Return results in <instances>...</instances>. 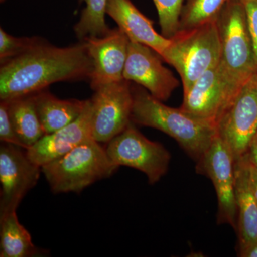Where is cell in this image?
I'll use <instances>...</instances> for the list:
<instances>
[{
	"label": "cell",
	"mask_w": 257,
	"mask_h": 257,
	"mask_svg": "<svg viewBox=\"0 0 257 257\" xmlns=\"http://www.w3.org/2000/svg\"><path fill=\"white\" fill-rule=\"evenodd\" d=\"M92 69L84 40L66 47L42 40L25 53L1 62L0 99L35 94L53 83L89 79Z\"/></svg>",
	"instance_id": "cell-1"
},
{
	"label": "cell",
	"mask_w": 257,
	"mask_h": 257,
	"mask_svg": "<svg viewBox=\"0 0 257 257\" xmlns=\"http://www.w3.org/2000/svg\"><path fill=\"white\" fill-rule=\"evenodd\" d=\"M135 124L160 130L175 139L189 156L198 161L217 136L213 121L194 117L180 107L163 104L143 87H132Z\"/></svg>",
	"instance_id": "cell-2"
},
{
	"label": "cell",
	"mask_w": 257,
	"mask_h": 257,
	"mask_svg": "<svg viewBox=\"0 0 257 257\" xmlns=\"http://www.w3.org/2000/svg\"><path fill=\"white\" fill-rule=\"evenodd\" d=\"M220 60L219 74L229 101L257 72L246 12L240 0H229L216 18Z\"/></svg>",
	"instance_id": "cell-3"
},
{
	"label": "cell",
	"mask_w": 257,
	"mask_h": 257,
	"mask_svg": "<svg viewBox=\"0 0 257 257\" xmlns=\"http://www.w3.org/2000/svg\"><path fill=\"white\" fill-rule=\"evenodd\" d=\"M119 168L93 138L68 153L42 167L51 190L60 193H80L97 181L111 177Z\"/></svg>",
	"instance_id": "cell-4"
},
{
	"label": "cell",
	"mask_w": 257,
	"mask_h": 257,
	"mask_svg": "<svg viewBox=\"0 0 257 257\" xmlns=\"http://www.w3.org/2000/svg\"><path fill=\"white\" fill-rule=\"evenodd\" d=\"M216 20L177 32L170 38V45L162 57L178 72L184 92L201 76L219 64L221 48Z\"/></svg>",
	"instance_id": "cell-5"
},
{
	"label": "cell",
	"mask_w": 257,
	"mask_h": 257,
	"mask_svg": "<svg viewBox=\"0 0 257 257\" xmlns=\"http://www.w3.org/2000/svg\"><path fill=\"white\" fill-rule=\"evenodd\" d=\"M106 151L116 165L143 172L151 184L159 182L170 166L171 155L168 150L162 144L145 138L133 121L107 143Z\"/></svg>",
	"instance_id": "cell-6"
},
{
	"label": "cell",
	"mask_w": 257,
	"mask_h": 257,
	"mask_svg": "<svg viewBox=\"0 0 257 257\" xmlns=\"http://www.w3.org/2000/svg\"><path fill=\"white\" fill-rule=\"evenodd\" d=\"M217 135L235 161L241 158L257 133V72L245 82L216 123Z\"/></svg>",
	"instance_id": "cell-7"
},
{
	"label": "cell",
	"mask_w": 257,
	"mask_h": 257,
	"mask_svg": "<svg viewBox=\"0 0 257 257\" xmlns=\"http://www.w3.org/2000/svg\"><path fill=\"white\" fill-rule=\"evenodd\" d=\"M92 138L108 143L132 122L133 94L130 82L124 80L101 85L94 90Z\"/></svg>",
	"instance_id": "cell-8"
},
{
	"label": "cell",
	"mask_w": 257,
	"mask_h": 257,
	"mask_svg": "<svg viewBox=\"0 0 257 257\" xmlns=\"http://www.w3.org/2000/svg\"><path fill=\"white\" fill-rule=\"evenodd\" d=\"M197 162V173L207 176L215 188L218 199V224H228L236 230L235 160L232 152L217 135L209 148Z\"/></svg>",
	"instance_id": "cell-9"
},
{
	"label": "cell",
	"mask_w": 257,
	"mask_h": 257,
	"mask_svg": "<svg viewBox=\"0 0 257 257\" xmlns=\"http://www.w3.org/2000/svg\"><path fill=\"white\" fill-rule=\"evenodd\" d=\"M42 172L28 158L26 150L2 143L0 146V218L16 211L23 198L35 187Z\"/></svg>",
	"instance_id": "cell-10"
},
{
	"label": "cell",
	"mask_w": 257,
	"mask_h": 257,
	"mask_svg": "<svg viewBox=\"0 0 257 257\" xmlns=\"http://www.w3.org/2000/svg\"><path fill=\"white\" fill-rule=\"evenodd\" d=\"M163 59L150 47L130 42L123 77L146 89L154 97L167 101L179 87V82L162 64Z\"/></svg>",
	"instance_id": "cell-11"
},
{
	"label": "cell",
	"mask_w": 257,
	"mask_h": 257,
	"mask_svg": "<svg viewBox=\"0 0 257 257\" xmlns=\"http://www.w3.org/2000/svg\"><path fill=\"white\" fill-rule=\"evenodd\" d=\"M92 60L89 81L93 90L109 83L124 80L123 72L130 40L119 28L109 30L102 37L84 39Z\"/></svg>",
	"instance_id": "cell-12"
},
{
	"label": "cell",
	"mask_w": 257,
	"mask_h": 257,
	"mask_svg": "<svg viewBox=\"0 0 257 257\" xmlns=\"http://www.w3.org/2000/svg\"><path fill=\"white\" fill-rule=\"evenodd\" d=\"M92 101L87 99L84 111L77 119L64 127L44 135L26 150L28 158L42 166L57 160L79 145L92 138Z\"/></svg>",
	"instance_id": "cell-13"
},
{
	"label": "cell",
	"mask_w": 257,
	"mask_h": 257,
	"mask_svg": "<svg viewBox=\"0 0 257 257\" xmlns=\"http://www.w3.org/2000/svg\"><path fill=\"white\" fill-rule=\"evenodd\" d=\"M229 103L217 66L206 72L184 92L180 109L194 117L216 124Z\"/></svg>",
	"instance_id": "cell-14"
},
{
	"label": "cell",
	"mask_w": 257,
	"mask_h": 257,
	"mask_svg": "<svg viewBox=\"0 0 257 257\" xmlns=\"http://www.w3.org/2000/svg\"><path fill=\"white\" fill-rule=\"evenodd\" d=\"M106 13L116 22L130 42L147 45L161 57L170 45V39L159 34L154 28L153 22L144 15L131 0H108Z\"/></svg>",
	"instance_id": "cell-15"
},
{
	"label": "cell",
	"mask_w": 257,
	"mask_h": 257,
	"mask_svg": "<svg viewBox=\"0 0 257 257\" xmlns=\"http://www.w3.org/2000/svg\"><path fill=\"white\" fill-rule=\"evenodd\" d=\"M235 196L237 209L239 248L257 242V201L253 194L243 157L235 161Z\"/></svg>",
	"instance_id": "cell-16"
},
{
	"label": "cell",
	"mask_w": 257,
	"mask_h": 257,
	"mask_svg": "<svg viewBox=\"0 0 257 257\" xmlns=\"http://www.w3.org/2000/svg\"><path fill=\"white\" fill-rule=\"evenodd\" d=\"M35 105L45 135L54 133L77 119L87 100L61 99L47 89L35 93Z\"/></svg>",
	"instance_id": "cell-17"
},
{
	"label": "cell",
	"mask_w": 257,
	"mask_h": 257,
	"mask_svg": "<svg viewBox=\"0 0 257 257\" xmlns=\"http://www.w3.org/2000/svg\"><path fill=\"white\" fill-rule=\"evenodd\" d=\"M48 251L37 247L31 235L20 224L16 211L0 218V256H43Z\"/></svg>",
	"instance_id": "cell-18"
},
{
	"label": "cell",
	"mask_w": 257,
	"mask_h": 257,
	"mask_svg": "<svg viewBox=\"0 0 257 257\" xmlns=\"http://www.w3.org/2000/svg\"><path fill=\"white\" fill-rule=\"evenodd\" d=\"M7 101L10 119L15 131L28 149L45 135L37 114L35 94L19 96Z\"/></svg>",
	"instance_id": "cell-19"
},
{
	"label": "cell",
	"mask_w": 257,
	"mask_h": 257,
	"mask_svg": "<svg viewBox=\"0 0 257 257\" xmlns=\"http://www.w3.org/2000/svg\"><path fill=\"white\" fill-rule=\"evenodd\" d=\"M86 4L78 23L74 26L76 36L80 40L87 37H102L110 29L106 25L105 15L108 0H80Z\"/></svg>",
	"instance_id": "cell-20"
},
{
	"label": "cell",
	"mask_w": 257,
	"mask_h": 257,
	"mask_svg": "<svg viewBox=\"0 0 257 257\" xmlns=\"http://www.w3.org/2000/svg\"><path fill=\"white\" fill-rule=\"evenodd\" d=\"M229 0H186L179 20V31L190 30L215 20Z\"/></svg>",
	"instance_id": "cell-21"
},
{
	"label": "cell",
	"mask_w": 257,
	"mask_h": 257,
	"mask_svg": "<svg viewBox=\"0 0 257 257\" xmlns=\"http://www.w3.org/2000/svg\"><path fill=\"white\" fill-rule=\"evenodd\" d=\"M159 16L162 35L172 38L179 31L181 13L186 0H153Z\"/></svg>",
	"instance_id": "cell-22"
},
{
	"label": "cell",
	"mask_w": 257,
	"mask_h": 257,
	"mask_svg": "<svg viewBox=\"0 0 257 257\" xmlns=\"http://www.w3.org/2000/svg\"><path fill=\"white\" fill-rule=\"evenodd\" d=\"M40 37H16L0 29V61L1 62L25 53L42 41Z\"/></svg>",
	"instance_id": "cell-23"
},
{
	"label": "cell",
	"mask_w": 257,
	"mask_h": 257,
	"mask_svg": "<svg viewBox=\"0 0 257 257\" xmlns=\"http://www.w3.org/2000/svg\"><path fill=\"white\" fill-rule=\"evenodd\" d=\"M0 140L1 143L12 144L25 150L27 149L12 123L7 100H1L0 102Z\"/></svg>",
	"instance_id": "cell-24"
},
{
	"label": "cell",
	"mask_w": 257,
	"mask_h": 257,
	"mask_svg": "<svg viewBox=\"0 0 257 257\" xmlns=\"http://www.w3.org/2000/svg\"><path fill=\"white\" fill-rule=\"evenodd\" d=\"M246 12V20L257 65V0H240Z\"/></svg>",
	"instance_id": "cell-25"
},
{
	"label": "cell",
	"mask_w": 257,
	"mask_h": 257,
	"mask_svg": "<svg viewBox=\"0 0 257 257\" xmlns=\"http://www.w3.org/2000/svg\"><path fill=\"white\" fill-rule=\"evenodd\" d=\"M243 157L246 161L250 184H251V189H252L253 194H254V197L257 201V166L251 163L245 155H243Z\"/></svg>",
	"instance_id": "cell-26"
},
{
	"label": "cell",
	"mask_w": 257,
	"mask_h": 257,
	"mask_svg": "<svg viewBox=\"0 0 257 257\" xmlns=\"http://www.w3.org/2000/svg\"><path fill=\"white\" fill-rule=\"evenodd\" d=\"M244 155L251 163L257 166V133L253 138L247 152Z\"/></svg>",
	"instance_id": "cell-27"
},
{
	"label": "cell",
	"mask_w": 257,
	"mask_h": 257,
	"mask_svg": "<svg viewBox=\"0 0 257 257\" xmlns=\"http://www.w3.org/2000/svg\"><path fill=\"white\" fill-rule=\"evenodd\" d=\"M238 254L241 257H257V242L239 248Z\"/></svg>",
	"instance_id": "cell-28"
},
{
	"label": "cell",
	"mask_w": 257,
	"mask_h": 257,
	"mask_svg": "<svg viewBox=\"0 0 257 257\" xmlns=\"http://www.w3.org/2000/svg\"><path fill=\"white\" fill-rule=\"evenodd\" d=\"M1 1L4 2V1H5V0H1Z\"/></svg>",
	"instance_id": "cell-29"
}]
</instances>
